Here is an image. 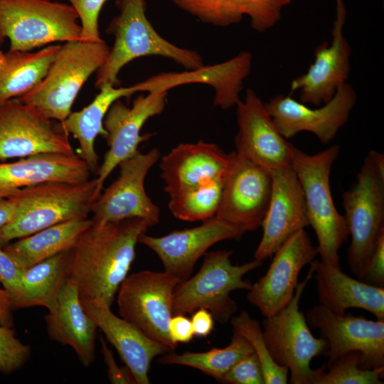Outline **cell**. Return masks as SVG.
I'll use <instances>...</instances> for the list:
<instances>
[{"label":"cell","mask_w":384,"mask_h":384,"mask_svg":"<svg viewBox=\"0 0 384 384\" xmlns=\"http://www.w3.org/2000/svg\"><path fill=\"white\" fill-rule=\"evenodd\" d=\"M119 14L109 24L106 33L114 42L104 64L97 70L95 86L120 85L121 69L144 56H161L173 60L188 70L203 67L202 56L196 51L178 47L161 36L146 16L144 0H117Z\"/></svg>","instance_id":"2"},{"label":"cell","mask_w":384,"mask_h":384,"mask_svg":"<svg viewBox=\"0 0 384 384\" xmlns=\"http://www.w3.org/2000/svg\"><path fill=\"white\" fill-rule=\"evenodd\" d=\"M80 302L84 311L117 351L136 384H149L148 374L152 360L171 351L146 336L129 321L117 317L103 301L93 298L80 299Z\"/></svg>","instance_id":"22"},{"label":"cell","mask_w":384,"mask_h":384,"mask_svg":"<svg viewBox=\"0 0 384 384\" xmlns=\"http://www.w3.org/2000/svg\"><path fill=\"white\" fill-rule=\"evenodd\" d=\"M356 100L354 89L346 82L328 102L319 108L309 107L294 100L290 93L277 95L265 105L285 139L305 131L313 133L323 144H327L347 122Z\"/></svg>","instance_id":"16"},{"label":"cell","mask_w":384,"mask_h":384,"mask_svg":"<svg viewBox=\"0 0 384 384\" xmlns=\"http://www.w3.org/2000/svg\"><path fill=\"white\" fill-rule=\"evenodd\" d=\"M245 232L215 216L196 227L176 230L162 237L140 235V242L160 258L164 271L180 282L188 279L198 260L215 243L239 240Z\"/></svg>","instance_id":"20"},{"label":"cell","mask_w":384,"mask_h":384,"mask_svg":"<svg viewBox=\"0 0 384 384\" xmlns=\"http://www.w3.org/2000/svg\"><path fill=\"white\" fill-rule=\"evenodd\" d=\"M233 250H223L205 254L198 272L175 287L173 314L193 313L203 308L221 324L230 320L238 311V304L230 297V292L249 291L252 283L244 279V276L262 265V261L255 259L240 265H233Z\"/></svg>","instance_id":"7"},{"label":"cell","mask_w":384,"mask_h":384,"mask_svg":"<svg viewBox=\"0 0 384 384\" xmlns=\"http://www.w3.org/2000/svg\"><path fill=\"white\" fill-rule=\"evenodd\" d=\"M25 270L0 245V282L9 297L12 310L22 292Z\"/></svg>","instance_id":"39"},{"label":"cell","mask_w":384,"mask_h":384,"mask_svg":"<svg viewBox=\"0 0 384 384\" xmlns=\"http://www.w3.org/2000/svg\"><path fill=\"white\" fill-rule=\"evenodd\" d=\"M233 333L244 337L252 346L261 363L265 384H286L289 370L278 366L272 358L264 341L260 322L243 310L230 320Z\"/></svg>","instance_id":"35"},{"label":"cell","mask_w":384,"mask_h":384,"mask_svg":"<svg viewBox=\"0 0 384 384\" xmlns=\"http://www.w3.org/2000/svg\"><path fill=\"white\" fill-rule=\"evenodd\" d=\"M79 16L71 4L51 0H0V46L30 51L54 42L80 41Z\"/></svg>","instance_id":"8"},{"label":"cell","mask_w":384,"mask_h":384,"mask_svg":"<svg viewBox=\"0 0 384 384\" xmlns=\"http://www.w3.org/2000/svg\"><path fill=\"white\" fill-rule=\"evenodd\" d=\"M75 9L82 28V39L100 41L98 17L107 0H68Z\"/></svg>","instance_id":"38"},{"label":"cell","mask_w":384,"mask_h":384,"mask_svg":"<svg viewBox=\"0 0 384 384\" xmlns=\"http://www.w3.org/2000/svg\"><path fill=\"white\" fill-rule=\"evenodd\" d=\"M45 321L51 340L70 346L84 366L94 362L97 326L84 311L78 287L72 280L66 279Z\"/></svg>","instance_id":"25"},{"label":"cell","mask_w":384,"mask_h":384,"mask_svg":"<svg viewBox=\"0 0 384 384\" xmlns=\"http://www.w3.org/2000/svg\"><path fill=\"white\" fill-rule=\"evenodd\" d=\"M228 384H265L263 370L255 353L238 361L220 380Z\"/></svg>","instance_id":"37"},{"label":"cell","mask_w":384,"mask_h":384,"mask_svg":"<svg viewBox=\"0 0 384 384\" xmlns=\"http://www.w3.org/2000/svg\"><path fill=\"white\" fill-rule=\"evenodd\" d=\"M100 90L91 103L80 111L71 112L62 122L66 132L79 142L77 154L86 162L90 171L95 174H97L100 166L95 142L99 134L105 138L107 136L103 121L109 108L116 100L137 92L134 85L117 87L105 84L100 87Z\"/></svg>","instance_id":"28"},{"label":"cell","mask_w":384,"mask_h":384,"mask_svg":"<svg viewBox=\"0 0 384 384\" xmlns=\"http://www.w3.org/2000/svg\"><path fill=\"white\" fill-rule=\"evenodd\" d=\"M169 334L171 340L176 346L178 343L190 342L195 336L191 319L182 314L171 316L169 324Z\"/></svg>","instance_id":"42"},{"label":"cell","mask_w":384,"mask_h":384,"mask_svg":"<svg viewBox=\"0 0 384 384\" xmlns=\"http://www.w3.org/2000/svg\"><path fill=\"white\" fill-rule=\"evenodd\" d=\"M90 173L86 162L75 153H42L11 163L0 162V198L44 183H82L90 179Z\"/></svg>","instance_id":"24"},{"label":"cell","mask_w":384,"mask_h":384,"mask_svg":"<svg viewBox=\"0 0 384 384\" xmlns=\"http://www.w3.org/2000/svg\"><path fill=\"white\" fill-rule=\"evenodd\" d=\"M29 346L16 336L12 328L0 325V372L10 374L22 368L30 358Z\"/></svg>","instance_id":"36"},{"label":"cell","mask_w":384,"mask_h":384,"mask_svg":"<svg viewBox=\"0 0 384 384\" xmlns=\"http://www.w3.org/2000/svg\"><path fill=\"white\" fill-rule=\"evenodd\" d=\"M110 50L103 40L65 42L43 79L17 98L47 117L63 122L70 114L82 86L104 64Z\"/></svg>","instance_id":"6"},{"label":"cell","mask_w":384,"mask_h":384,"mask_svg":"<svg viewBox=\"0 0 384 384\" xmlns=\"http://www.w3.org/2000/svg\"><path fill=\"white\" fill-rule=\"evenodd\" d=\"M336 1L331 43L324 41L316 48L314 62L290 85L289 93L299 91V101L304 104L319 106L328 102L348 79L351 47L343 34L346 10L343 0Z\"/></svg>","instance_id":"19"},{"label":"cell","mask_w":384,"mask_h":384,"mask_svg":"<svg viewBox=\"0 0 384 384\" xmlns=\"http://www.w3.org/2000/svg\"><path fill=\"white\" fill-rule=\"evenodd\" d=\"M17 203L14 196L0 198V230L14 218Z\"/></svg>","instance_id":"44"},{"label":"cell","mask_w":384,"mask_h":384,"mask_svg":"<svg viewBox=\"0 0 384 384\" xmlns=\"http://www.w3.org/2000/svg\"><path fill=\"white\" fill-rule=\"evenodd\" d=\"M224 179L225 177L215 180L170 198L171 212L176 218L185 221H204L214 217L220 203Z\"/></svg>","instance_id":"33"},{"label":"cell","mask_w":384,"mask_h":384,"mask_svg":"<svg viewBox=\"0 0 384 384\" xmlns=\"http://www.w3.org/2000/svg\"><path fill=\"white\" fill-rule=\"evenodd\" d=\"M310 268L316 282L319 304L338 315L348 309H361L378 320H384V288L369 285L349 277L321 260H313Z\"/></svg>","instance_id":"26"},{"label":"cell","mask_w":384,"mask_h":384,"mask_svg":"<svg viewBox=\"0 0 384 384\" xmlns=\"http://www.w3.org/2000/svg\"><path fill=\"white\" fill-rule=\"evenodd\" d=\"M254 353L250 343L242 336L233 333L230 343L223 348H212L205 352L186 351L178 354L169 351L157 361L164 365H181L201 370L217 381L241 358Z\"/></svg>","instance_id":"32"},{"label":"cell","mask_w":384,"mask_h":384,"mask_svg":"<svg viewBox=\"0 0 384 384\" xmlns=\"http://www.w3.org/2000/svg\"><path fill=\"white\" fill-rule=\"evenodd\" d=\"M178 282L165 271L144 270L127 275L117 291L119 316L170 351L177 346L169 336V324Z\"/></svg>","instance_id":"10"},{"label":"cell","mask_w":384,"mask_h":384,"mask_svg":"<svg viewBox=\"0 0 384 384\" xmlns=\"http://www.w3.org/2000/svg\"><path fill=\"white\" fill-rule=\"evenodd\" d=\"M344 219L351 243L347 262L360 279L384 235V156L371 150L366 156L353 186L342 194Z\"/></svg>","instance_id":"4"},{"label":"cell","mask_w":384,"mask_h":384,"mask_svg":"<svg viewBox=\"0 0 384 384\" xmlns=\"http://www.w3.org/2000/svg\"><path fill=\"white\" fill-rule=\"evenodd\" d=\"M68 250L58 253L25 270L22 292L14 309L35 306L51 310L67 279Z\"/></svg>","instance_id":"31"},{"label":"cell","mask_w":384,"mask_h":384,"mask_svg":"<svg viewBox=\"0 0 384 384\" xmlns=\"http://www.w3.org/2000/svg\"><path fill=\"white\" fill-rule=\"evenodd\" d=\"M339 151L340 146L335 144L310 155L293 146L291 163L303 191L309 225L316 235L318 255L321 262L337 269H341L338 250L349 236L330 187L331 167Z\"/></svg>","instance_id":"3"},{"label":"cell","mask_w":384,"mask_h":384,"mask_svg":"<svg viewBox=\"0 0 384 384\" xmlns=\"http://www.w3.org/2000/svg\"><path fill=\"white\" fill-rule=\"evenodd\" d=\"M5 60V53L0 50V68L2 66Z\"/></svg>","instance_id":"45"},{"label":"cell","mask_w":384,"mask_h":384,"mask_svg":"<svg viewBox=\"0 0 384 384\" xmlns=\"http://www.w3.org/2000/svg\"><path fill=\"white\" fill-rule=\"evenodd\" d=\"M92 224L87 218L60 223L8 244L4 250L20 266L27 269L69 250Z\"/></svg>","instance_id":"29"},{"label":"cell","mask_w":384,"mask_h":384,"mask_svg":"<svg viewBox=\"0 0 384 384\" xmlns=\"http://www.w3.org/2000/svg\"><path fill=\"white\" fill-rule=\"evenodd\" d=\"M358 351L346 353L315 370L312 384H383L384 368L363 369Z\"/></svg>","instance_id":"34"},{"label":"cell","mask_w":384,"mask_h":384,"mask_svg":"<svg viewBox=\"0 0 384 384\" xmlns=\"http://www.w3.org/2000/svg\"><path fill=\"white\" fill-rule=\"evenodd\" d=\"M61 122L18 98L0 103V162L42 153L75 154Z\"/></svg>","instance_id":"11"},{"label":"cell","mask_w":384,"mask_h":384,"mask_svg":"<svg viewBox=\"0 0 384 384\" xmlns=\"http://www.w3.org/2000/svg\"><path fill=\"white\" fill-rule=\"evenodd\" d=\"M60 45H50L36 52L9 51L0 68V103L21 97L46 76Z\"/></svg>","instance_id":"30"},{"label":"cell","mask_w":384,"mask_h":384,"mask_svg":"<svg viewBox=\"0 0 384 384\" xmlns=\"http://www.w3.org/2000/svg\"><path fill=\"white\" fill-rule=\"evenodd\" d=\"M304 315L309 327L318 329L326 343V363L346 353L358 351L363 369L384 368V320H370L350 313L338 315L319 304Z\"/></svg>","instance_id":"12"},{"label":"cell","mask_w":384,"mask_h":384,"mask_svg":"<svg viewBox=\"0 0 384 384\" xmlns=\"http://www.w3.org/2000/svg\"><path fill=\"white\" fill-rule=\"evenodd\" d=\"M180 9L204 23L228 27L245 16L251 27L264 33L280 20L282 9L294 0H171Z\"/></svg>","instance_id":"27"},{"label":"cell","mask_w":384,"mask_h":384,"mask_svg":"<svg viewBox=\"0 0 384 384\" xmlns=\"http://www.w3.org/2000/svg\"><path fill=\"white\" fill-rule=\"evenodd\" d=\"M272 192L263 234L255 252V260L264 261L273 255L292 235L309 226L304 197L292 166L271 172Z\"/></svg>","instance_id":"21"},{"label":"cell","mask_w":384,"mask_h":384,"mask_svg":"<svg viewBox=\"0 0 384 384\" xmlns=\"http://www.w3.org/2000/svg\"><path fill=\"white\" fill-rule=\"evenodd\" d=\"M230 154L217 144L199 141L180 144L161 158V176L170 198L225 176Z\"/></svg>","instance_id":"23"},{"label":"cell","mask_w":384,"mask_h":384,"mask_svg":"<svg viewBox=\"0 0 384 384\" xmlns=\"http://www.w3.org/2000/svg\"><path fill=\"white\" fill-rule=\"evenodd\" d=\"M266 274L260 277L247 294L264 317L274 316L292 300L298 284V277L304 266L318 255L316 247L304 229L285 240L273 254Z\"/></svg>","instance_id":"17"},{"label":"cell","mask_w":384,"mask_h":384,"mask_svg":"<svg viewBox=\"0 0 384 384\" xmlns=\"http://www.w3.org/2000/svg\"><path fill=\"white\" fill-rule=\"evenodd\" d=\"M271 192V173L231 152L215 217L245 233L257 230L265 217Z\"/></svg>","instance_id":"14"},{"label":"cell","mask_w":384,"mask_h":384,"mask_svg":"<svg viewBox=\"0 0 384 384\" xmlns=\"http://www.w3.org/2000/svg\"><path fill=\"white\" fill-rule=\"evenodd\" d=\"M313 276L309 272L299 282L289 303L277 314L265 317L262 335L272 360L290 372L291 384H312L315 370L310 367L311 361L324 355L326 343L311 333L305 315L299 309L303 292Z\"/></svg>","instance_id":"9"},{"label":"cell","mask_w":384,"mask_h":384,"mask_svg":"<svg viewBox=\"0 0 384 384\" xmlns=\"http://www.w3.org/2000/svg\"><path fill=\"white\" fill-rule=\"evenodd\" d=\"M101 343V351L105 363L107 366V376L111 383L113 384H133L136 383L135 380L125 366L119 367L114 360L112 351L107 347L103 336H100Z\"/></svg>","instance_id":"41"},{"label":"cell","mask_w":384,"mask_h":384,"mask_svg":"<svg viewBox=\"0 0 384 384\" xmlns=\"http://www.w3.org/2000/svg\"><path fill=\"white\" fill-rule=\"evenodd\" d=\"M235 107V152L270 173L291 166L294 145L280 134L257 95L247 89Z\"/></svg>","instance_id":"18"},{"label":"cell","mask_w":384,"mask_h":384,"mask_svg":"<svg viewBox=\"0 0 384 384\" xmlns=\"http://www.w3.org/2000/svg\"><path fill=\"white\" fill-rule=\"evenodd\" d=\"M167 92L164 89L146 92V95L142 94L135 98L132 107H127L120 99L110 106L103 121L109 149L97 174L96 198L115 167L135 154L139 144L152 136L141 135V129L149 118L162 113L166 105Z\"/></svg>","instance_id":"15"},{"label":"cell","mask_w":384,"mask_h":384,"mask_svg":"<svg viewBox=\"0 0 384 384\" xmlns=\"http://www.w3.org/2000/svg\"><path fill=\"white\" fill-rule=\"evenodd\" d=\"M154 224L142 218L94 224L68 250L67 278L80 299H99L111 307L136 256L139 238Z\"/></svg>","instance_id":"1"},{"label":"cell","mask_w":384,"mask_h":384,"mask_svg":"<svg viewBox=\"0 0 384 384\" xmlns=\"http://www.w3.org/2000/svg\"><path fill=\"white\" fill-rule=\"evenodd\" d=\"M360 280L369 285L384 288V235L380 237Z\"/></svg>","instance_id":"40"},{"label":"cell","mask_w":384,"mask_h":384,"mask_svg":"<svg viewBox=\"0 0 384 384\" xmlns=\"http://www.w3.org/2000/svg\"><path fill=\"white\" fill-rule=\"evenodd\" d=\"M96 178L80 183L48 182L17 191L13 220L0 230V245L65 221L87 218L96 199Z\"/></svg>","instance_id":"5"},{"label":"cell","mask_w":384,"mask_h":384,"mask_svg":"<svg viewBox=\"0 0 384 384\" xmlns=\"http://www.w3.org/2000/svg\"><path fill=\"white\" fill-rule=\"evenodd\" d=\"M193 313L191 321L194 335L201 337L208 336L214 326L212 314L203 308L198 309Z\"/></svg>","instance_id":"43"},{"label":"cell","mask_w":384,"mask_h":384,"mask_svg":"<svg viewBox=\"0 0 384 384\" xmlns=\"http://www.w3.org/2000/svg\"><path fill=\"white\" fill-rule=\"evenodd\" d=\"M161 156L157 149L146 153L139 150L119 164V176L91 206L94 224L142 218L154 225L159 220V208L147 196L144 180Z\"/></svg>","instance_id":"13"}]
</instances>
